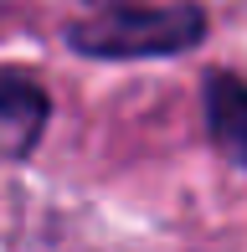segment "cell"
<instances>
[{
  "instance_id": "1",
  "label": "cell",
  "mask_w": 247,
  "mask_h": 252,
  "mask_svg": "<svg viewBox=\"0 0 247 252\" xmlns=\"http://www.w3.org/2000/svg\"><path fill=\"white\" fill-rule=\"evenodd\" d=\"M88 16L67 26V47L93 62H144V57H181L206 41V10L196 0H88Z\"/></svg>"
},
{
  "instance_id": "2",
  "label": "cell",
  "mask_w": 247,
  "mask_h": 252,
  "mask_svg": "<svg viewBox=\"0 0 247 252\" xmlns=\"http://www.w3.org/2000/svg\"><path fill=\"white\" fill-rule=\"evenodd\" d=\"M52 119V98L36 77L0 67V159H26L41 144Z\"/></svg>"
},
{
  "instance_id": "3",
  "label": "cell",
  "mask_w": 247,
  "mask_h": 252,
  "mask_svg": "<svg viewBox=\"0 0 247 252\" xmlns=\"http://www.w3.org/2000/svg\"><path fill=\"white\" fill-rule=\"evenodd\" d=\"M201 103H206V129L211 144L247 170V83L237 72H206L201 83Z\"/></svg>"
}]
</instances>
